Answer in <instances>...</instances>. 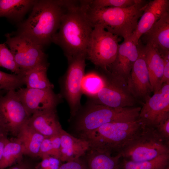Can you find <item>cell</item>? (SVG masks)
<instances>
[{
	"instance_id": "1",
	"label": "cell",
	"mask_w": 169,
	"mask_h": 169,
	"mask_svg": "<svg viewBox=\"0 0 169 169\" xmlns=\"http://www.w3.org/2000/svg\"><path fill=\"white\" fill-rule=\"evenodd\" d=\"M64 0H36L28 18L20 22L16 33L44 48L52 42L67 6Z\"/></svg>"
},
{
	"instance_id": "2",
	"label": "cell",
	"mask_w": 169,
	"mask_h": 169,
	"mask_svg": "<svg viewBox=\"0 0 169 169\" xmlns=\"http://www.w3.org/2000/svg\"><path fill=\"white\" fill-rule=\"evenodd\" d=\"M77 2L73 1L67 8L52 40L62 49L68 60L80 55H86L94 28Z\"/></svg>"
},
{
	"instance_id": "3",
	"label": "cell",
	"mask_w": 169,
	"mask_h": 169,
	"mask_svg": "<svg viewBox=\"0 0 169 169\" xmlns=\"http://www.w3.org/2000/svg\"><path fill=\"white\" fill-rule=\"evenodd\" d=\"M148 1L140 0L134 5L125 8H93L86 1L80 6L93 26L100 25L107 31L126 40L136 30L138 22Z\"/></svg>"
},
{
	"instance_id": "4",
	"label": "cell",
	"mask_w": 169,
	"mask_h": 169,
	"mask_svg": "<svg viewBox=\"0 0 169 169\" xmlns=\"http://www.w3.org/2000/svg\"><path fill=\"white\" fill-rule=\"evenodd\" d=\"M145 126L139 118L132 121L109 123L79 137L88 142L90 149L115 156L136 139Z\"/></svg>"
},
{
	"instance_id": "5",
	"label": "cell",
	"mask_w": 169,
	"mask_h": 169,
	"mask_svg": "<svg viewBox=\"0 0 169 169\" xmlns=\"http://www.w3.org/2000/svg\"><path fill=\"white\" fill-rule=\"evenodd\" d=\"M141 107L114 108L88 102L82 111L78 113L75 128L79 136L92 131L107 123L129 122L139 118Z\"/></svg>"
},
{
	"instance_id": "6",
	"label": "cell",
	"mask_w": 169,
	"mask_h": 169,
	"mask_svg": "<svg viewBox=\"0 0 169 169\" xmlns=\"http://www.w3.org/2000/svg\"><path fill=\"white\" fill-rule=\"evenodd\" d=\"M120 41L118 36L106 31L102 26L95 25L88 45L86 59L107 71L116 58Z\"/></svg>"
},
{
	"instance_id": "7",
	"label": "cell",
	"mask_w": 169,
	"mask_h": 169,
	"mask_svg": "<svg viewBox=\"0 0 169 169\" xmlns=\"http://www.w3.org/2000/svg\"><path fill=\"white\" fill-rule=\"evenodd\" d=\"M169 154V141L162 137L154 127L146 126L139 136L121 152L126 160L141 161Z\"/></svg>"
},
{
	"instance_id": "8",
	"label": "cell",
	"mask_w": 169,
	"mask_h": 169,
	"mask_svg": "<svg viewBox=\"0 0 169 169\" xmlns=\"http://www.w3.org/2000/svg\"><path fill=\"white\" fill-rule=\"evenodd\" d=\"M86 59V55L83 54L68 60L67 72L60 82V95L64 97L68 103L70 119L75 117L81 108L82 84L85 75Z\"/></svg>"
},
{
	"instance_id": "9",
	"label": "cell",
	"mask_w": 169,
	"mask_h": 169,
	"mask_svg": "<svg viewBox=\"0 0 169 169\" xmlns=\"http://www.w3.org/2000/svg\"><path fill=\"white\" fill-rule=\"evenodd\" d=\"M5 42L22 73L40 63L47 61L44 48L28 38L15 33L5 35Z\"/></svg>"
},
{
	"instance_id": "10",
	"label": "cell",
	"mask_w": 169,
	"mask_h": 169,
	"mask_svg": "<svg viewBox=\"0 0 169 169\" xmlns=\"http://www.w3.org/2000/svg\"><path fill=\"white\" fill-rule=\"evenodd\" d=\"M30 116L15 90L0 95V126L7 134L17 136Z\"/></svg>"
},
{
	"instance_id": "11",
	"label": "cell",
	"mask_w": 169,
	"mask_h": 169,
	"mask_svg": "<svg viewBox=\"0 0 169 169\" xmlns=\"http://www.w3.org/2000/svg\"><path fill=\"white\" fill-rule=\"evenodd\" d=\"M103 77V86L91 98L94 102L109 107H134L136 99L129 91L126 83L110 75Z\"/></svg>"
},
{
	"instance_id": "12",
	"label": "cell",
	"mask_w": 169,
	"mask_h": 169,
	"mask_svg": "<svg viewBox=\"0 0 169 169\" xmlns=\"http://www.w3.org/2000/svg\"><path fill=\"white\" fill-rule=\"evenodd\" d=\"M169 118V83L162 84L159 90L143 104L139 119L146 126L155 127Z\"/></svg>"
},
{
	"instance_id": "13",
	"label": "cell",
	"mask_w": 169,
	"mask_h": 169,
	"mask_svg": "<svg viewBox=\"0 0 169 169\" xmlns=\"http://www.w3.org/2000/svg\"><path fill=\"white\" fill-rule=\"evenodd\" d=\"M16 91L30 116L40 111L56 109L57 105L62 102L61 95L55 94L53 89L21 87Z\"/></svg>"
},
{
	"instance_id": "14",
	"label": "cell",
	"mask_w": 169,
	"mask_h": 169,
	"mask_svg": "<svg viewBox=\"0 0 169 169\" xmlns=\"http://www.w3.org/2000/svg\"><path fill=\"white\" fill-rule=\"evenodd\" d=\"M137 46L139 56L132 67L126 84L129 91L136 99L145 101L152 91L145 59L144 44L140 39Z\"/></svg>"
},
{
	"instance_id": "15",
	"label": "cell",
	"mask_w": 169,
	"mask_h": 169,
	"mask_svg": "<svg viewBox=\"0 0 169 169\" xmlns=\"http://www.w3.org/2000/svg\"><path fill=\"white\" fill-rule=\"evenodd\" d=\"M136 45L129 39L119 44L116 58L106 73L126 83L132 67L139 56Z\"/></svg>"
},
{
	"instance_id": "16",
	"label": "cell",
	"mask_w": 169,
	"mask_h": 169,
	"mask_svg": "<svg viewBox=\"0 0 169 169\" xmlns=\"http://www.w3.org/2000/svg\"><path fill=\"white\" fill-rule=\"evenodd\" d=\"M169 11V0L148 1L138 22L136 30L130 38L137 45L141 36L146 32L164 14Z\"/></svg>"
},
{
	"instance_id": "17",
	"label": "cell",
	"mask_w": 169,
	"mask_h": 169,
	"mask_svg": "<svg viewBox=\"0 0 169 169\" xmlns=\"http://www.w3.org/2000/svg\"><path fill=\"white\" fill-rule=\"evenodd\" d=\"M140 39L155 48L161 57L169 54V11L164 14Z\"/></svg>"
},
{
	"instance_id": "18",
	"label": "cell",
	"mask_w": 169,
	"mask_h": 169,
	"mask_svg": "<svg viewBox=\"0 0 169 169\" xmlns=\"http://www.w3.org/2000/svg\"><path fill=\"white\" fill-rule=\"evenodd\" d=\"M27 123L45 137L59 135L63 129L56 109L47 110L32 114L29 117Z\"/></svg>"
},
{
	"instance_id": "19",
	"label": "cell",
	"mask_w": 169,
	"mask_h": 169,
	"mask_svg": "<svg viewBox=\"0 0 169 169\" xmlns=\"http://www.w3.org/2000/svg\"><path fill=\"white\" fill-rule=\"evenodd\" d=\"M61 140L60 160L62 162L74 161L85 155L90 149L88 142L75 137L62 129L60 134Z\"/></svg>"
},
{
	"instance_id": "20",
	"label": "cell",
	"mask_w": 169,
	"mask_h": 169,
	"mask_svg": "<svg viewBox=\"0 0 169 169\" xmlns=\"http://www.w3.org/2000/svg\"><path fill=\"white\" fill-rule=\"evenodd\" d=\"M144 51L150 82L154 93L161 88L160 83L163 75L164 61L158 51L149 44L144 45Z\"/></svg>"
},
{
	"instance_id": "21",
	"label": "cell",
	"mask_w": 169,
	"mask_h": 169,
	"mask_svg": "<svg viewBox=\"0 0 169 169\" xmlns=\"http://www.w3.org/2000/svg\"><path fill=\"white\" fill-rule=\"evenodd\" d=\"M49 66L47 61L37 64L22 74L27 88L41 90L53 89V84L47 75Z\"/></svg>"
},
{
	"instance_id": "22",
	"label": "cell",
	"mask_w": 169,
	"mask_h": 169,
	"mask_svg": "<svg viewBox=\"0 0 169 169\" xmlns=\"http://www.w3.org/2000/svg\"><path fill=\"white\" fill-rule=\"evenodd\" d=\"M36 0H0V18L14 22L21 21L31 10Z\"/></svg>"
},
{
	"instance_id": "23",
	"label": "cell",
	"mask_w": 169,
	"mask_h": 169,
	"mask_svg": "<svg viewBox=\"0 0 169 169\" xmlns=\"http://www.w3.org/2000/svg\"><path fill=\"white\" fill-rule=\"evenodd\" d=\"M16 136L24 148V155L38 156L40 145L45 138L44 136L31 128L27 122L21 128Z\"/></svg>"
},
{
	"instance_id": "24",
	"label": "cell",
	"mask_w": 169,
	"mask_h": 169,
	"mask_svg": "<svg viewBox=\"0 0 169 169\" xmlns=\"http://www.w3.org/2000/svg\"><path fill=\"white\" fill-rule=\"evenodd\" d=\"M88 169H119L121 154L112 156L90 149L85 155Z\"/></svg>"
},
{
	"instance_id": "25",
	"label": "cell",
	"mask_w": 169,
	"mask_h": 169,
	"mask_svg": "<svg viewBox=\"0 0 169 169\" xmlns=\"http://www.w3.org/2000/svg\"><path fill=\"white\" fill-rule=\"evenodd\" d=\"M24 148L17 138L9 140L6 144L1 160L0 169H5L22 161Z\"/></svg>"
},
{
	"instance_id": "26",
	"label": "cell",
	"mask_w": 169,
	"mask_h": 169,
	"mask_svg": "<svg viewBox=\"0 0 169 169\" xmlns=\"http://www.w3.org/2000/svg\"><path fill=\"white\" fill-rule=\"evenodd\" d=\"M121 158L119 169H166L169 166V154L141 161H128Z\"/></svg>"
},
{
	"instance_id": "27",
	"label": "cell",
	"mask_w": 169,
	"mask_h": 169,
	"mask_svg": "<svg viewBox=\"0 0 169 169\" xmlns=\"http://www.w3.org/2000/svg\"><path fill=\"white\" fill-rule=\"evenodd\" d=\"M104 84L103 77L93 73L86 75L84 76L82 81V93L92 98L102 88Z\"/></svg>"
},
{
	"instance_id": "28",
	"label": "cell",
	"mask_w": 169,
	"mask_h": 169,
	"mask_svg": "<svg viewBox=\"0 0 169 169\" xmlns=\"http://www.w3.org/2000/svg\"><path fill=\"white\" fill-rule=\"evenodd\" d=\"M25 84L23 76L0 70V94L2 92L15 90Z\"/></svg>"
},
{
	"instance_id": "29",
	"label": "cell",
	"mask_w": 169,
	"mask_h": 169,
	"mask_svg": "<svg viewBox=\"0 0 169 169\" xmlns=\"http://www.w3.org/2000/svg\"><path fill=\"white\" fill-rule=\"evenodd\" d=\"M0 67L10 70L14 74L21 75V70L5 43L0 44Z\"/></svg>"
},
{
	"instance_id": "30",
	"label": "cell",
	"mask_w": 169,
	"mask_h": 169,
	"mask_svg": "<svg viewBox=\"0 0 169 169\" xmlns=\"http://www.w3.org/2000/svg\"><path fill=\"white\" fill-rule=\"evenodd\" d=\"M140 0H86L88 4L95 8L107 7L125 8L132 6Z\"/></svg>"
},
{
	"instance_id": "31",
	"label": "cell",
	"mask_w": 169,
	"mask_h": 169,
	"mask_svg": "<svg viewBox=\"0 0 169 169\" xmlns=\"http://www.w3.org/2000/svg\"><path fill=\"white\" fill-rule=\"evenodd\" d=\"M41 159L34 169H59L62 164L59 159L53 156L44 157Z\"/></svg>"
},
{
	"instance_id": "32",
	"label": "cell",
	"mask_w": 169,
	"mask_h": 169,
	"mask_svg": "<svg viewBox=\"0 0 169 169\" xmlns=\"http://www.w3.org/2000/svg\"><path fill=\"white\" fill-rule=\"evenodd\" d=\"M52 145L51 138L45 137L40 147L38 156L41 159L48 156H52Z\"/></svg>"
},
{
	"instance_id": "33",
	"label": "cell",
	"mask_w": 169,
	"mask_h": 169,
	"mask_svg": "<svg viewBox=\"0 0 169 169\" xmlns=\"http://www.w3.org/2000/svg\"><path fill=\"white\" fill-rule=\"evenodd\" d=\"M59 169H88L86 161L81 158L62 163Z\"/></svg>"
},
{
	"instance_id": "34",
	"label": "cell",
	"mask_w": 169,
	"mask_h": 169,
	"mask_svg": "<svg viewBox=\"0 0 169 169\" xmlns=\"http://www.w3.org/2000/svg\"><path fill=\"white\" fill-rule=\"evenodd\" d=\"M154 128L162 137L169 141V118L160 123Z\"/></svg>"
},
{
	"instance_id": "35",
	"label": "cell",
	"mask_w": 169,
	"mask_h": 169,
	"mask_svg": "<svg viewBox=\"0 0 169 169\" xmlns=\"http://www.w3.org/2000/svg\"><path fill=\"white\" fill-rule=\"evenodd\" d=\"M164 61V69L162 77L160 82V87L163 84L169 83V54L162 57Z\"/></svg>"
},
{
	"instance_id": "36",
	"label": "cell",
	"mask_w": 169,
	"mask_h": 169,
	"mask_svg": "<svg viewBox=\"0 0 169 169\" xmlns=\"http://www.w3.org/2000/svg\"><path fill=\"white\" fill-rule=\"evenodd\" d=\"M50 138L52 145V156L60 159L61 145L60 134Z\"/></svg>"
},
{
	"instance_id": "37",
	"label": "cell",
	"mask_w": 169,
	"mask_h": 169,
	"mask_svg": "<svg viewBox=\"0 0 169 169\" xmlns=\"http://www.w3.org/2000/svg\"><path fill=\"white\" fill-rule=\"evenodd\" d=\"M5 169H32V168L29 165L21 161L19 163Z\"/></svg>"
},
{
	"instance_id": "38",
	"label": "cell",
	"mask_w": 169,
	"mask_h": 169,
	"mask_svg": "<svg viewBox=\"0 0 169 169\" xmlns=\"http://www.w3.org/2000/svg\"><path fill=\"white\" fill-rule=\"evenodd\" d=\"M7 135H5L0 137V161L2 156L5 146L9 140Z\"/></svg>"
},
{
	"instance_id": "39",
	"label": "cell",
	"mask_w": 169,
	"mask_h": 169,
	"mask_svg": "<svg viewBox=\"0 0 169 169\" xmlns=\"http://www.w3.org/2000/svg\"><path fill=\"white\" fill-rule=\"evenodd\" d=\"M8 134L3 130L0 126V137L3 135Z\"/></svg>"
},
{
	"instance_id": "40",
	"label": "cell",
	"mask_w": 169,
	"mask_h": 169,
	"mask_svg": "<svg viewBox=\"0 0 169 169\" xmlns=\"http://www.w3.org/2000/svg\"><path fill=\"white\" fill-rule=\"evenodd\" d=\"M166 169H169V167L168 166Z\"/></svg>"
},
{
	"instance_id": "41",
	"label": "cell",
	"mask_w": 169,
	"mask_h": 169,
	"mask_svg": "<svg viewBox=\"0 0 169 169\" xmlns=\"http://www.w3.org/2000/svg\"><path fill=\"white\" fill-rule=\"evenodd\" d=\"M2 95L1 94H0V95Z\"/></svg>"
}]
</instances>
